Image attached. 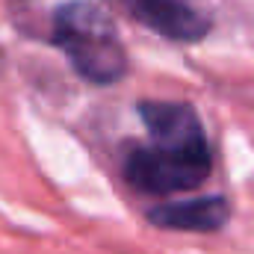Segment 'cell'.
<instances>
[{"instance_id": "cell-4", "label": "cell", "mask_w": 254, "mask_h": 254, "mask_svg": "<svg viewBox=\"0 0 254 254\" xmlns=\"http://www.w3.org/2000/svg\"><path fill=\"white\" fill-rule=\"evenodd\" d=\"M231 216V204L222 195H201V198H184V201H163L148 210V222L166 231H190V234H207L219 231Z\"/></svg>"}, {"instance_id": "cell-2", "label": "cell", "mask_w": 254, "mask_h": 254, "mask_svg": "<svg viewBox=\"0 0 254 254\" xmlns=\"http://www.w3.org/2000/svg\"><path fill=\"white\" fill-rule=\"evenodd\" d=\"M51 45H57L71 68L95 86L119 83L130 68L116 18L95 0H68L57 6L51 18Z\"/></svg>"}, {"instance_id": "cell-1", "label": "cell", "mask_w": 254, "mask_h": 254, "mask_svg": "<svg viewBox=\"0 0 254 254\" xmlns=\"http://www.w3.org/2000/svg\"><path fill=\"white\" fill-rule=\"evenodd\" d=\"M136 113L148 127V142L130 145L122 157L127 187L148 198L198 190L213 172V154L192 104L142 101Z\"/></svg>"}, {"instance_id": "cell-3", "label": "cell", "mask_w": 254, "mask_h": 254, "mask_svg": "<svg viewBox=\"0 0 254 254\" xmlns=\"http://www.w3.org/2000/svg\"><path fill=\"white\" fill-rule=\"evenodd\" d=\"M127 12L169 42H201L210 33V18L192 0H122Z\"/></svg>"}]
</instances>
